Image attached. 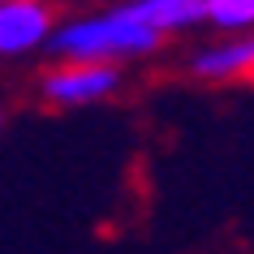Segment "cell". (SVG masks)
<instances>
[{"label": "cell", "mask_w": 254, "mask_h": 254, "mask_svg": "<svg viewBox=\"0 0 254 254\" xmlns=\"http://www.w3.org/2000/svg\"><path fill=\"white\" fill-rule=\"evenodd\" d=\"M160 43L147 26H138L125 13V4L117 9H99V13H78L56 22L52 39L43 52H52L56 61H78V65H129V61H147L160 52Z\"/></svg>", "instance_id": "cell-1"}, {"label": "cell", "mask_w": 254, "mask_h": 254, "mask_svg": "<svg viewBox=\"0 0 254 254\" xmlns=\"http://www.w3.org/2000/svg\"><path fill=\"white\" fill-rule=\"evenodd\" d=\"M121 91V69L112 65H78V61H52L39 78V95L52 108H91Z\"/></svg>", "instance_id": "cell-2"}, {"label": "cell", "mask_w": 254, "mask_h": 254, "mask_svg": "<svg viewBox=\"0 0 254 254\" xmlns=\"http://www.w3.org/2000/svg\"><path fill=\"white\" fill-rule=\"evenodd\" d=\"M56 13L43 0H0V61H22L48 48Z\"/></svg>", "instance_id": "cell-3"}, {"label": "cell", "mask_w": 254, "mask_h": 254, "mask_svg": "<svg viewBox=\"0 0 254 254\" xmlns=\"http://www.w3.org/2000/svg\"><path fill=\"white\" fill-rule=\"evenodd\" d=\"M254 69V43L246 39H224L215 35L211 43H202L190 52V73L207 86H233V82H246Z\"/></svg>", "instance_id": "cell-4"}, {"label": "cell", "mask_w": 254, "mask_h": 254, "mask_svg": "<svg viewBox=\"0 0 254 254\" xmlns=\"http://www.w3.org/2000/svg\"><path fill=\"white\" fill-rule=\"evenodd\" d=\"M125 13L155 39H173L202 26V0H125Z\"/></svg>", "instance_id": "cell-5"}, {"label": "cell", "mask_w": 254, "mask_h": 254, "mask_svg": "<svg viewBox=\"0 0 254 254\" xmlns=\"http://www.w3.org/2000/svg\"><path fill=\"white\" fill-rule=\"evenodd\" d=\"M202 26L224 39H246L254 26V0H202Z\"/></svg>", "instance_id": "cell-6"}, {"label": "cell", "mask_w": 254, "mask_h": 254, "mask_svg": "<svg viewBox=\"0 0 254 254\" xmlns=\"http://www.w3.org/2000/svg\"><path fill=\"white\" fill-rule=\"evenodd\" d=\"M0 129H4V104H0Z\"/></svg>", "instance_id": "cell-7"}, {"label": "cell", "mask_w": 254, "mask_h": 254, "mask_svg": "<svg viewBox=\"0 0 254 254\" xmlns=\"http://www.w3.org/2000/svg\"><path fill=\"white\" fill-rule=\"evenodd\" d=\"M43 4H52V0H43Z\"/></svg>", "instance_id": "cell-8"}]
</instances>
